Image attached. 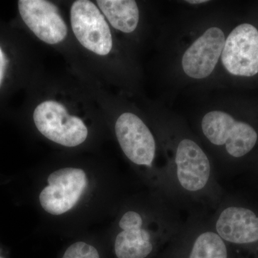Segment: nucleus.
Instances as JSON below:
<instances>
[{"mask_svg": "<svg viewBox=\"0 0 258 258\" xmlns=\"http://www.w3.org/2000/svg\"><path fill=\"white\" fill-rule=\"evenodd\" d=\"M61 258H103L99 249L84 241H77L69 245Z\"/></svg>", "mask_w": 258, "mask_h": 258, "instance_id": "ddd939ff", "label": "nucleus"}, {"mask_svg": "<svg viewBox=\"0 0 258 258\" xmlns=\"http://www.w3.org/2000/svg\"><path fill=\"white\" fill-rule=\"evenodd\" d=\"M35 126L45 138L66 147L86 142L88 130L79 117L70 114L63 105L55 101L42 102L33 113Z\"/></svg>", "mask_w": 258, "mask_h": 258, "instance_id": "0eeeda50", "label": "nucleus"}, {"mask_svg": "<svg viewBox=\"0 0 258 258\" xmlns=\"http://www.w3.org/2000/svg\"><path fill=\"white\" fill-rule=\"evenodd\" d=\"M97 5L116 30L130 33L137 28L139 11L134 0H98Z\"/></svg>", "mask_w": 258, "mask_h": 258, "instance_id": "f8f14e48", "label": "nucleus"}, {"mask_svg": "<svg viewBox=\"0 0 258 258\" xmlns=\"http://www.w3.org/2000/svg\"><path fill=\"white\" fill-rule=\"evenodd\" d=\"M157 258H174L172 257V255H171L170 252H169V250H168L167 248L165 249V250L164 251V252H162L160 254V255L159 256V257H157Z\"/></svg>", "mask_w": 258, "mask_h": 258, "instance_id": "2eb2a0df", "label": "nucleus"}, {"mask_svg": "<svg viewBox=\"0 0 258 258\" xmlns=\"http://www.w3.org/2000/svg\"><path fill=\"white\" fill-rule=\"evenodd\" d=\"M187 3H190V4H201V3H208V1H206V0H194V1H186Z\"/></svg>", "mask_w": 258, "mask_h": 258, "instance_id": "dca6fc26", "label": "nucleus"}, {"mask_svg": "<svg viewBox=\"0 0 258 258\" xmlns=\"http://www.w3.org/2000/svg\"><path fill=\"white\" fill-rule=\"evenodd\" d=\"M202 132L214 147H223L231 158H242L252 150L258 135L250 125L237 121L228 113L212 111L204 116Z\"/></svg>", "mask_w": 258, "mask_h": 258, "instance_id": "20e7f679", "label": "nucleus"}, {"mask_svg": "<svg viewBox=\"0 0 258 258\" xmlns=\"http://www.w3.org/2000/svg\"><path fill=\"white\" fill-rule=\"evenodd\" d=\"M115 133L127 159L144 168L151 189H160L161 171L154 165L157 144L149 127L134 113H123L115 122Z\"/></svg>", "mask_w": 258, "mask_h": 258, "instance_id": "f03ea898", "label": "nucleus"}, {"mask_svg": "<svg viewBox=\"0 0 258 258\" xmlns=\"http://www.w3.org/2000/svg\"><path fill=\"white\" fill-rule=\"evenodd\" d=\"M7 59L4 52L0 47V86L4 79L5 69H6Z\"/></svg>", "mask_w": 258, "mask_h": 258, "instance_id": "4468645a", "label": "nucleus"}, {"mask_svg": "<svg viewBox=\"0 0 258 258\" xmlns=\"http://www.w3.org/2000/svg\"><path fill=\"white\" fill-rule=\"evenodd\" d=\"M209 220L217 233L230 246L251 247L258 244V215L253 210L232 203L225 195Z\"/></svg>", "mask_w": 258, "mask_h": 258, "instance_id": "39448f33", "label": "nucleus"}, {"mask_svg": "<svg viewBox=\"0 0 258 258\" xmlns=\"http://www.w3.org/2000/svg\"><path fill=\"white\" fill-rule=\"evenodd\" d=\"M71 23L75 36L85 48L98 55L110 53L113 47L111 30L94 3L75 1L71 9Z\"/></svg>", "mask_w": 258, "mask_h": 258, "instance_id": "6e6552de", "label": "nucleus"}, {"mask_svg": "<svg viewBox=\"0 0 258 258\" xmlns=\"http://www.w3.org/2000/svg\"><path fill=\"white\" fill-rule=\"evenodd\" d=\"M39 195L40 206L45 212L60 216L78 205L88 186L86 171L81 168L64 167L52 171Z\"/></svg>", "mask_w": 258, "mask_h": 258, "instance_id": "423d86ee", "label": "nucleus"}, {"mask_svg": "<svg viewBox=\"0 0 258 258\" xmlns=\"http://www.w3.org/2000/svg\"><path fill=\"white\" fill-rule=\"evenodd\" d=\"M222 62L230 74L251 77L258 74V30L242 24L234 29L225 40Z\"/></svg>", "mask_w": 258, "mask_h": 258, "instance_id": "1a4fd4ad", "label": "nucleus"}, {"mask_svg": "<svg viewBox=\"0 0 258 258\" xmlns=\"http://www.w3.org/2000/svg\"><path fill=\"white\" fill-rule=\"evenodd\" d=\"M0 258H3V257H0Z\"/></svg>", "mask_w": 258, "mask_h": 258, "instance_id": "f3484780", "label": "nucleus"}, {"mask_svg": "<svg viewBox=\"0 0 258 258\" xmlns=\"http://www.w3.org/2000/svg\"><path fill=\"white\" fill-rule=\"evenodd\" d=\"M20 16L42 42L57 44L67 36L68 28L55 4L45 0H20Z\"/></svg>", "mask_w": 258, "mask_h": 258, "instance_id": "9d476101", "label": "nucleus"}, {"mask_svg": "<svg viewBox=\"0 0 258 258\" xmlns=\"http://www.w3.org/2000/svg\"><path fill=\"white\" fill-rule=\"evenodd\" d=\"M174 258H235L233 250L217 233L209 215H188L174 240L167 247Z\"/></svg>", "mask_w": 258, "mask_h": 258, "instance_id": "7ed1b4c3", "label": "nucleus"}, {"mask_svg": "<svg viewBox=\"0 0 258 258\" xmlns=\"http://www.w3.org/2000/svg\"><path fill=\"white\" fill-rule=\"evenodd\" d=\"M115 222L112 240L115 258H157L179 235L185 220L164 193L151 189L127 204Z\"/></svg>", "mask_w": 258, "mask_h": 258, "instance_id": "f257e3e1", "label": "nucleus"}, {"mask_svg": "<svg viewBox=\"0 0 258 258\" xmlns=\"http://www.w3.org/2000/svg\"><path fill=\"white\" fill-rule=\"evenodd\" d=\"M225 43L222 30L216 27L208 29L184 52L182 67L185 74L193 79L208 77L222 55Z\"/></svg>", "mask_w": 258, "mask_h": 258, "instance_id": "9b49d317", "label": "nucleus"}]
</instances>
